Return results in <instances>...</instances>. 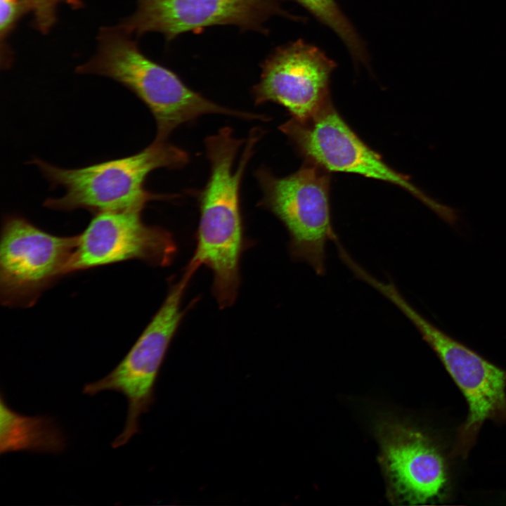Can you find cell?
Masks as SVG:
<instances>
[{
    "mask_svg": "<svg viewBox=\"0 0 506 506\" xmlns=\"http://www.w3.org/2000/svg\"><path fill=\"white\" fill-rule=\"evenodd\" d=\"M261 136V129L252 130L237 168L235 159L244 141L234 137L231 128L205 140L210 175L200 195L197 244L187 267L196 271L204 265L212 270L213 293L221 308L232 305L238 294L244 247L240 186Z\"/></svg>",
    "mask_w": 506,
    "mask_h": 506,
    "instance_id": "cell-1",
    "label": "cell"
},
{
    "mask_svg": "<svg viewBox=\"0 0 506 506\" xmlns=\"http://www.w3.org/2000/svg\"><path fill=\"white\" fill-rule=\"evenodd\" d=\"M98 41L96 54L77 72L105 76L131 91L155 119L154 141H166L178 126L207 114L262 119L218 105L191 89L174 72L145 55L131 35L118 26L101 28Z\"/></svg>",
    "mask_w": 506,
    "mask_h": 506,
    "instance_id": "cell-2",
    "label": "cell"
},
{
    "mask_svg": "<svg viewBox=\"0 0 506 506\" xmlns=\"http://www.w3.org/2000/svg\"><path fill=\"white\" fill-rule=\"evenodd\" d=\"M188 161L186 151L166 141H153L133 155L82 168H61L39 159L32 163L52 187L65 190L63 197L47 199L46 207L60 211L84 209L96 213L143 209L148 201L158 197L145 188L149 174L160 168H179Z\"/></svg>",
    "mask_w": 506,
    "mask_h": 506,
    "instance_id": "cell-3",
    "label": "cell"
},
{
    "mask_svg": "<svg viewBox=\"0 0 506 506\" xmlns=\"http://www.w3.org/2000/svg\"><path fill=\"white\" fill-rule=\"evenodd\" d=\"M257 179L263 204L286 228L288 248L295 261L309 265L318 275L326 271V247L337 235L330 214L329 171L310 162L296 172L274 176L260 169Z\"/></svg>",
    "mask_w": 506,
    "mask_h": 506,
    "instance_id": "cell-4",
    "label": "cell"
},
{
    "mask_svg": "<svg viewBox=\"0 0 506 506\" xmlns=\"http://www.w3.org/2000/svg\"><path fill=\"white\" fill-rule=\"evenodd\" d=\"M394 304L436 353L467 401V416L453 449L455 456L465 458L486 420L506 424V370L430 323L403 296Z\"/></svg>",
    "mask_w": 506,
    "mask_h": 506,
    "instance_id": "cell-5",
    "label": "cell"
},
{
    "mask_svg": "<svg viewBox=\"0 0 506 506\" xmlns=\"http://www.w3.org/2000/svg\"><path fill=\"white\" fill-rule=\"evenodd\" d=\"M305 161L328 171L352 173L398 186L409 192L445 222L456 209L438 202L412 183L408 176L391 168L347 124L329 102L306 121L292 117L280 126Z\"/></svg>",
    "mask_w": 506,
    "mask_h": 506,
    "instance_id": "cell-6",
    "label": "cell"
},
{
    "mask_svg": "<svg viewBox=\"0 0 506 506\" xmlns=\"http://www.w3.org/2000/svg\"><path fill=\"white\" fill-rule=\"evenodd\" d=\"M194 273L186 268L181 278L170 288L160 308L117 365L104 377L87 383L83 388L82 392L90 396L113 391L126 397L128 409L125 424L112 443L114 448L126 444L138 432V418L153 403L155 384L183 318L181 301Z\"/></svg>",
    "mask_w": 506,
    "mask_h": 506,
    "instance_id": "cell-7",
    "label": "cell"
},
{
    "mask_svg": "<svg viewBox=\"0 0 506 506\" xmlns=\"http://www.w3.org/2000/svg\"><path fill=\"white\" fill-rule=\"evenodd\" d=\"M0 243V298L6 306L33 304L67 268L78 235L48 233L19 216L3 223Z\"/></svg>",
    "mask_w": 506,
    "mask_h": 506,
    "instance_id": "cell-8",
    "label": "cell"
},
{
    "mask_svg": "<svg viewBox=\"0 0 506 506\" xmlns=\"http://www.w3.org/2000/svg\"><path fill=\"white\" fill-rule=\"evenodd\" d=\"M285 0H136L133 15L117 25L137 37L148 32L162 34L167 42L187 33H200L216 25H234L241 31L266 34L264 25L272 17L295 21L301 17L283 8Z\"/></svg>",
    "mask_w": 506,
    "mask_h": 506,
    "instance_id": "cell-9",
    "label": "cell"
},
{
    "mask_svg": "<svg viewBox=\"0 0 506 506\" xmlns=\"http://www.w3.org/2000/svg\"><path fill=\"white\" fill-rule=\"evenodd\" d=\"M335 62L319 48L298 39L275 48L261 63L252 88L255 104L285 108L292 118L306 121L331 101L330 77Z\"/></svg>",
    "mask_w": 506,
    "mask_h": 506,
    "instance_id": "cell-10",
    "label": "cell"
},
{
    "mask_svg": "<svg viewBox=\"0 0 506 506\" xmlns=\"http://www.w3.org/2000/svg\"><path fill=\"white\" fill-rule=\"evenodd\" d=\"M141 209L95 213L78 235L67 273L131 259L164 266L174 258L176 246L167 231L145 224Z\"/></svg>",
    "mask_w": 506,
    "mask_h": 506,
    "instance_id": "cell-11",
    "label": "cell"
},
{
    "mask_svg": "<svg viewBox=\"0 0 506 506\" xmlns=\"http://www.w3.org/2000/svg\"><path fill=\"white\" fill-rule=\"evenodd\" d=\"M377 429L381 462L393 500L407 505L443 500L448 472L433 441L415 428L396 422H382Z\"/></svg>",
    "mask_w": 506,
    "mask_h": 506,
    "instance_id": "cell-12",
    "label": "cell"
},
{
    "mask_svg": "<svg viewBox=\"0 0 506 506\" xmlns=\"http://www.w3.org/2000/svg\"><path fill=\"white\" fill-rule=\"evenodd\" d=\"M65 438L56 424L45 417H27L11 409L1 396V453L32 450L60 451Z\"/></svg>",
    "mask_w": 506,
    "mask_h": 506,
    "instance_id": "cell-13",
    "label": "cell"
},
{
    "mask_svg": "<svg viewBox=\"0 0 506 506\" xmlns=\"http://www.w3.org/2000/svg\"><path fill=\"white\" fill-rule=\"evenodd\" d=\"M294 1L341 39L356 64L369 65V56L363 39L336 0Z\"/></svg>",
    "mask_w": 506,
    "mask_h": 506,
    "instance_id": "cell-14",
    "label": "cell"
},
{
    "mask_svg": "<svg viewBox=\"0 0 506 506\" xmlns=\"http://www.w3.org/2000/svg\"><path fill=\"white\" fill-rule=\"evenodd\" d=\"M30 7L27 0H0L1 65L8 67L11 62V51L7 39L19 20Z\"/></svg>",
    "mask_w": 506,
    "mask_h": 506,
    "instance_id": "cell-15",
    "label": "cell"
},
{
    "mask_svg": "<svg viewBox=\"0 0 506 506\" xmlns=\"http://www.w3.org/2000/svg\"><path fill=\"white\" fill-rule=\"evenodd\" d=\"M34 16V26L43 34L48 32L56 22L57 7L63 1L79 7L78 0H27Z\"/></svg>",
    "mask_w": 506,
    "mask_h": 506,
    "instance_id": "cell-16",
    "label": "cell"
}]
</instances>
